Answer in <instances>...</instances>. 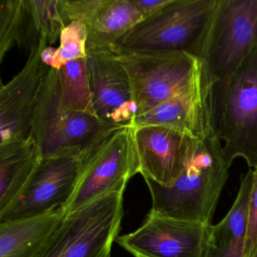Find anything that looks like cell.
<instances>
[{"label":"cell","mask_w":257,"mask_h":257,"mask_svg":"<svg viewBox=\"0 0 257 257\" xmlns=\"http://www.w3.org/2000/svg\"><path fill=\"white\" fill-rule=\"evenodd\" d=\"M120 126L63 105L58 70L51 68L31 124L30 137L37 142L43 159L79 158L109 132Z\"/></svg>","instance_id":"obj_4"},{"label":"cell","mask_w":257,"mask_h":257,"mask_svg":"<svg viewBox=\"0 0 257 257\" xmlns=\"http://www.w3.org/2000/svg\"><path fill=\"white\" fill-rule=\"evenodd\" d=\"M87 25L73 22L66 27L60 37V46L56 49L51 68L60 70L64 65L79 58H87Z\"/></svg>","instance_id":"obj_22"},{"label":"cell","mask_w":257,"mask_h":257,"mask_svg":"<svg viewBox=\"0 0 257 257\" xmlns=\"http://www.w3.org/2000/svg\"><path fill=\"white\" fill-rule=\"evenodd\" d=\"M211 227L150 210L139 228L115 242L135 257H204Z\"/></svg>","instance_id":"obj_10"},{"label":"cell","mask_w":257,"mask_h":257,"mask_svg":"<svg viewBox=\"0 0 257 257\" xmlns=\"http://www.w3.org/2000/svg\"><path fill=\"white\" fill-rule=\"evenodd\" d=\"M222 142L212 133L198 140L184 170L171 186L144 179L151 194V210L158 214L211 225L228 168Z\"/></svg>","instance_id":"obj_1"},{"label":"cell","mask_w":257,"mask_h":257,"mask_svg":"<svg viewBox=\"0 0 257 257\" xmlns=\"http://www.w3.org/2000/svg\"><path fill=\"white\" fill-rule=\"evenodd\" d=\"M33 19L48 44H55L63 30L68 26L61 0H28Z\"/></svg>","instance_id":"obj_21"},{"label":"cell","mask_w":257,"mask_h":257,"mask_svg":"<svg viewBox=\"0 0 257 257\" xmlns=\"http://www.w3.org/2000/svg\"><path fill=\"white\" fill-rule=\"evenodd\" d=\"M81 176L78 158L43 159L14 201L0 211V222L42 216L68 207Z\"/></svg>","instance_id":"obj_9"},{"label":"cell","mask_w":257,"mask_h":257,"mask_svg":"<svg viewBox=\"0 0 257 257\" xmlns=\"http://www.w3.org/2000/svg\"><path fill=\"white\" fill-rule=\"evenodd\" d=\"M132 4L138 9L143 17V20L154 16L165 7L172 4L174 0H131Z\"/></svg>","instance_id":"obj_25"},{"label":"cell","mask_w":257,"mask_h":257,"mask_svg":"<svg viewBox=\"0 0 257 257\" xmlns=\"http://www.w3.org/2000/svg\"><path fill=\"white\" fill-rule=\"evenodd\" d=\"M56 49L55 48L51 47V46L48 47L47 46L41 53L42 60L50 68L51 66H52L54 55H55V52H56Z\"/></svg>","instance_id":"obj_26"},{"label":"cell","mask_w":257,"mask_h":257,"mask_svg":"<svg viewBox=\"0 0 257 257\" xmlns=\"http://www.w3.org/2000/svg\"><path fill=\"white\" fill-rule=\"evenodd\" d=\"M67 209L0 222V257H37L59 226Z\"/></svg>","instance_id":"obj_15"},{"label":"cell","mask_w":257,"mask_h":257,"mask_svg":"<svg viewBox=\"0 0 257 257\" xmlns=\"http://www.w3.org/2000/svg\"><path fill=\"white\" fill-rule=\"evenodd\" d=\"M110 0H61L63 12L67 23L81 22L92 25L107 7Z\"/></svg>","instance_id":"obj_23"},{"label":"cell","mask_w":257,"mask_h":257,"mask_svg":"<svg viewBox=\"0 0 257 257\" xmlns=\"http://www.w3.org/2000/svg\"><path fill=\"white\" fill-rule=\"evenodd\" d=\"M249 257H257V243L254 247L253 250H252V253H251L250 256Z\"/></svg>","instance_id":"obj_27"},{"label":"cell","mask_w":257,"mask_h":257,"mask_svg":"<svg viewBox=\"0 0 257 257\" xmlns=\"http://www.w3.org/2000/svg\"><path fill=\"white\" fill-rule=\"evenodd\" d=\"M87 68L96 115L114 126L132 124L138 114L128 76L111 50L87 54Z\"/></svg>","instance_id":"obj_13"},{"label":"cell","mask_w":257,"mask_h":257,"mask_svg":"<svg viewBox=\"0 0 257 257\" xmlns=\"http://www.w3.org/2000/svg\"><path fill=\"white\" fill-rule=\"evenodd\" d=\"M63 105L67 109L96 115L85 58L73 60L58 70Z\"/></svg>","instance_id":"obj_20"},{"label":"cell","mask_w":257,"mask_h":257,"mask_svg":"<svg viewBox=\"0 0 257 257\" xmlns=\"http://www.w3.org/2000/svg\"><path fill=\"white\" fill-rule=\"evenodd\" d=\"M143 21L131 0H110L97 20L87 27V54L111 50L112 46Z\"/></svg>","instance_id":"obj_19"},{"label":"cell","mask_w":257,"mask_h":257,"mask_svg":"<svg viewBox=\"0 0 257 257\" xmlns=\"http://www.w3.org/2000/svg\"><path fill=\"white\" fill-rule=\"evenodd\" d=\"M43 159L40 147L31 137L0 144V211L22 192Z\"/></svg>","instance_id":"obj_17"},{"label":"cell","mask_w":257,"mask_h":257,"mask_svg":"<svg viewBox=\"0 0 257 257\" xmlns=\"http://www.w3.org/2000/svg\"><path fill=\"white\" fill-rule=\"evenodd\" d=\"M252 169L240 179L237 198L222 221L212 225L204 257H244L248 201Z\"/></svg>","instance_id":"obj_16"},{"label":"cell","mask_w":257,"mask_h":257,"mask_svg":"<svg viewBox=\"0 0 257 257\" xmlns=\"http://www.w3.org/2000/svg\"><path fill=\"white\" fill-rule=\"evenodd\" d=\"M124 191L67 213L37 257H110L121 229Z\"/></svg>","instance_id":"obj_5"},{"label":"cell","mask_w":257,"mask_h":257,"mask_svg":"<svg viewBox=\"0 0 257 257\" xmlns=\"http://www.w3.org/2000/svg\"><path fill=\"white\" fill-rule=\"evenodd\" d=\"M128 76L133 100L141 115L182 94L201 79L202 60L187 52L118 55Z\"/></svg>","instance_id":"obj_6"},{"label":"cell","mask_w":257,"mask_h":257,"mask_svg":"<svg viewBox=\"0 0 257 257\" xmlns=\"http://www.w3.org/2000/svg\"><path fill=\"white\" fill-rule=\"evenodd\" d=\"M257 43V0H218L201 59L214 83Z\"/></svg>","instance_id":"obj_8"},{"label":"cell","mask_w":257,"mask_h":257,"mask_svg":"<svg viewBox=\"0 0 257 257\" xmlns=\"http://www.w3.org/2000/svg\"><path fill=\"white\" fill-rule=\"evenodd\" d=\"M43 37L30 10L28 0L0 1V63L14 46L28 52L40 48Z\"/></svg>","instance_id":"obj_18"},{"label":"cell","mask_w":257,"mask_h":257,"mask_svg":"<svg viewBox=\"0 0 257 257\" xmlns=\"http://www.w3.org/2000/svg\"><path fill=\"white\" fill-rule=\"evenodd\" d=\"M133 135L140 174L166 187L181 175L198 141L165 126L133 125Z\"/></svg>","instance_id":"obj_12"},{"label":"cell","mask_w":257,"mask_h":257,"mask_svg":"<svg viewBox=\"0 0 257 257\" xmlns=\"http://www.w3.org/2000/svg\"><path fill=\"white\" fill-rule=\"evenodd\" d=\"M212 128L227 165L243 158L257 167V43L226 76L213 84Z\"/></svg>","instance_id":"obj_2"},{"label":"cell","mask_w":257,"mask_h":257,"mask_svg":"<svg viewBox=\"0 0 257 257\" xmlns=\"http://www.w3.org/2000/svg\"><path fill=\"white\" fill-rule=\"evenodd\" d=\"M213 84L214 82L205 67L202 77L193 86L135 117L132 124L165 126L179 131L194 139H204L213 132L212 128Z\"/></svg>","instance_id":"obj_14"},{"label":"cell","mask_w":257,"mask_h":257,"mask_svg":"<svg viewBox=\"0 0 257 257\" xmlns=\"http://www.w3.org/2000/svg\"><path fill=\"white\" fill-rule=\"evenodd\" d=\"M46 40L28 55L24 68L0 88V144L29 138L34 113L51 68L41 58Z\"/></svg>","instance_id":"obj_11"},{"label":"cell","mask_w":257,"mask_h":257,"mask_svg":"<svg viewBox=\"0 0 257 257\" xmlns=\"http://www.w3.org/2000/svg\"><path fill=\"white\" fill-rule=\"evenodd\" d=\"M218 0H174L111 48L117 55L183 52L201 59Z\"/></svg>","instance_id":"obj_3"},{"label":"cell","mask_w":257,"mask_h":257,"mask_svg":"<svg viewBox=\"0 0 257 257\" xmlns=\"http://www.w3.org/2000/svg\"><path fill=\"white\" fill-rule=\"evenodd\" d=\"M257 243V167L252 169V181L248 201L244 257L250 256Z\"/></svg>","instance_id":"obj_24"},{"label":"cell","mask_w":257,"mask_h":257,"mask_svg":"<svg viewBox=\"0 0 257 257\" xmlns=\"http://www.w3.org/2000/svg\"><path fill=\"white\" fill-rule=\"evenodd\" d=\"M79 160L80 178L67 213L109 192L124 191L129 180L139 173L133 124L111 131Z\"/></svg>","instance_id":"obj_7"}]
</instances>
